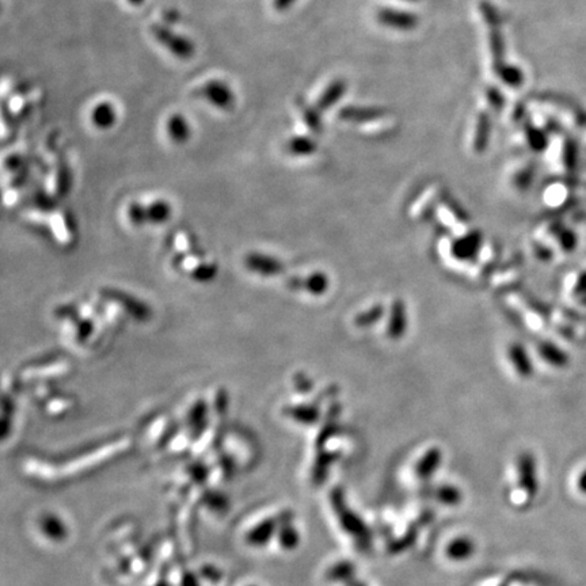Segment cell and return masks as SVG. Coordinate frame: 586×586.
Masks as SVG:
<instances>
[{"label": "cell", "instance_id": "obj_25", "mask_svg": "<svg viewBox=\"0 0 586 586\" xmlns=\"http://www.w3.org/2000/svg\"><path fill=\"white\" fill-rule=\"evenodd\" d=\"M128 3H130V6H133V7H139V6H141L146 0H127Z\"/></svg>", "mask_w": 586, "mask_h": 586}, {"label": "cell", "instance_id": "obj_21", "mask_svg": "<svg viewBox=\"0 0 586 586\" xmlns=\"http://www.w3.org/2000/svg\"><path fill=\"white\" fill-rule=\"evenodd\" d=\"M376 314H382V308H373V311H370V312L368 311V312L360 315L357 318V325H368V323H372L373 321H376L379 318V316H372V315H376Z\"/></svg>", "mask_w": 586, "mask_h": 586}, {"label": "cell", "instance_id": "obj_19", "mask_svg": "<svg viewBox=\"0 0 586 586\" xmlns=\"http://www.w3.org/2000/svg\"><path fill=\"white\" fill-rule=\"evenodd\" d=\"M503 81L508 83V85H519L520 83V74H519V71L517 69H515V68H509V69H506L505 72H503Z\"/></svg>", "mask_w": 586, "mask_h": 586}, {"label": "cell", "instance_id": "obj_17", "mask_svg": "<svg viewBox=\"0 0 586 586\" xmlns=\"http://www.w3.org/2000/svg\"><path fill=\"white\" fill-rule=\"evenodd\" d=\"M162 17H163V23L167 25V26L175 25V23H178L179 20H181V14L175 8H167V10H165L163 14H162Z\"/></svg>", "mask_w": 586, "mask_h": 586}, {"label": "cell", "instance_id": "obj_5", "mask_svg": "<svg viewBox=\"0 0 586 586\" xmlns=\"http://www.w3.org/2000/svg\"><path fill=\"white\" fill-rule=\"evenodd\" d=\"M91 123L98 130H108L113 128L117 123V111L114 105L108 101L97 104L91 111Z\"/></svg>", "mask_w": 586, "mask_h": 586}, {"label": "cell", "instance_id": "obj_7", "mask_svg": "<svg viewBox=\"0 0 586 586\" xmlns=\"http://www.w3.org/2000/svg\"><path fill=\"white\" fill-rule=\"evenodd\" d=\"M342 498H340L338 496L334 497V502H335V510H338L340 513V519L344 525V528L347 529L349 533L357 536L358 539L364 538L367 535L364 524L357 519L351 512H349V509H344V503H342Z\"/></svg>", "mask_w": 586, "mask_h": 586}, {"label": "cell", "instance_id": "obj_6", "mask_svg": "<svg viewBox=\"0 0 586 586\" xmlns=\"http://www.w3.org/2000/svg\"><path fill=\"white\" fill-rule=\"evenodd\" d=\"M407 328V316L405 304L400 300H396L391 309L390 321H389V335L392 340L400 338Z\"/></svg>", "mask_w": 586, "mask_h": 586}, {"label": "cell", "instance_id": "obj_13", "mask_svg": "<svg viewBox=\"0 0 586 586\" xmlns=\"http://www.w3.org/2000/svg\"><path fill=\"white\" fill-rule=\"evenodd\" d=\"M344 90H345V86L342 82H334L331 86H328V88L322 94V97L319 98L318 108L322 110L330 108L333 104H335L340 99Z\"/></svg>", "mask_w": 586, "mask_h": 586}, {"label": "cell", "instance_id": "obj_11", "mask_svg": "<svg viewBox=\"0 0 586 586\" xmlns=\"http://www.w3.org/2000/svg\"><path fill=\"white\" fill-rule=\"evenodd\" d=\"M286 150L291 155H295V156H307L315 152L316 144L312 139L307 136H296L288 140Z\"/></svg>", "mask_w": 586, "mask_h": 586}, {"label": "cell", "instance_id": "obj_20", "mask_svg": "<svg viewBox=\"0 0 586 586\" xmlns=\"http://www.w3.org/2000/svg\"><path fill=\"white\" fill-rule=\"evenodd\" d=\"M3 120H4V123L11 128V127H15L17 125V123H18V117H15L13 113H11V110L8 109L7 106V101L4 99L3 101Z\"/></svg>", "mask_w": 586, "mask_h": 586}, {"label": "cell", "instance_id": "obj_22", "mask_svg": "<svg viewBox=\"0 0 586 586\" xmlns=\"http://www.w3.org/2000/svg\"><path fill=\"white\" fill-rule=\"evenodd\" d=\"M295 3H296V0H274V1H273V6H274V8H276L277 11L284 13V11H286L288 8H291Z\"/></svg>", "mask_w": 586, "mask_h": 586}, {"label": "cell", "instance_id": "obj_14", "mask_svg": "<svg viewBox=\"0 0 586 586\" xmlns=\"http://www.w3.org/2000/svg\"><path fill=\"white\" fill-rule=\"evenodd\" d=\"M477 247H479V237L471 235L468 238H464V240L457 242L454 250H455L456 257L468 258L475 253Z\"/></svg>", "mask_w": 586, "mask_h": 586}, {"label": "cell", "instance_id": "obj_16", "mask_svg": "<svg viewBox=\"0 0 586 586\" xmlns=\"http://www.w3.org/2000/svg\"><path fill=\"white\" fill-rule=\"evenodd\" d=\"M440 501L448 505H455L460 501V494L455 487H442L440 490Z\"/></svg>", "mask_w": 586, "mask_h": 586}, {"label": "cell", "instance_id": "obj_4", "mask_svg": "<svg viewBox=\"0 0 586 586\" xmlns=\"http://www.w3.org/2000/svg\"><path fill=\"white\" fill-rule=\"evenodd\" d=\"M167 134L175 144H185L192 136V127L188 118L181 113H174L166 124Z\"/></svg>", "mask_w": 586, "mask_h": 586}, {"label": "cell", "instance_id": "obj_24", "mask_svg": "<svg viewBox=\"0 0 586 586\" xmlns=\"http://www.w3.org/2000/svg\"><path fill=\"white\" fill-rule=\"evenodd\" d=\"M32 110H33V105L30 104V102H27L23 108H22L21 113H20V116H17L18 117V121H22V120H25V118H27L29 116H30V113H32Z\"/></svg>", "mask_w": 586, "mask_h": 586}, {"label": "cell", "instance_id": "obj_23", "mask_svg": "<svg viewBox=\"0 0 586 586\" xmlns=\"http://www.w3.org/2000/svg\"><path fill=\"white\" fill-rule=\"evenodd\" d=\"M577 487H578V490H580L582 494H586V468H584V470L581 471V474L578 475V479H577Z\"/></svg>", "mask_w": 586, "mask_h": 586}, {"label": "cell", "instance_id": "obj_8", "mask_svg": "<svg viewBox=\"0 0 586 586\" xmlns=\"http://www.w3.org/2000/svg\"><path fill=\"white\" fill-rule=\"evenodd\" d=\"M475 551V544L468 538H457L447 547V555L454 561H466Z\"/></svg>", "mask_w": 586, "mask_h": 586}, {"label": "cell", "instance_id": "obj_1", "mask_svg": "<svg viewBox=\"0 0 586 586\" xmlns=\"http://www.w3.org/2000/svg\"><path fill=\"white\" fill-rule=\"evenodd\" d=\"M150 33L174 57L179 60H190L195 56V43L189 37L175 33L170 26L165 23H152Z\"/></svg>", "mask_w": 586, "mask_h": 586}, {"label": "cell", "instance_id": "obj_9", "mask_svg": "<svg viewBox=\"0 0 586 586\" xmlns=\"http://www.w3.org/2000/svg\"><path fill=\"white\" fill-rule=\"evenodd\" d=\"M379 20L382 23L396 29H412L415 26V17L410 14L395 13L393 10H384L379 14Z\"/></svg>", "mask_w": 586, "mask_h": 586}, {"label": "cell", "instance_id": "obj_10", "mask_svg": "<svg viewBox=\"0 0 586 586\" xmlns=\"http://www.w3.org/2000/svg\"><path fill=\"white\" fill-rule=\"evenodd\" d=\"M441 461V452L437 448L429 449L417 464V475L421 477H431L438 468Z\"/></svg>", "mask_w": 586, "mask_h": 586}, {"label": "cell", "instance_id": "obj_2", "mask_svg": "<svg viewBox=\"0 0 586 586\" xmlns=\"http://www.w3.org/2000/svg\"><path fill=\"white\" fill-rule=\"evenodd\" d=\"M193 97L197 99H204L223 111H231L237 105L235 92L224 81L220 79H211L205 82L202 86L193 91Z\"/></svg>", "mask_w": 586, "mask_h": 586}, {"label": "cell", "instance_id": "obj_12", "mask_svg": "<svg viewBox=\"0 0 586 586\" xmlns=\"http://www.w3.org/2000/svg\"><path fill=\"white\" fill-rule=\"evenodd\" d=\"M512 358V363L515 365L516 370L520 373L521 376H528L531 373V364L528 360L526 353L524 351V349L520 345H513L509 349V360Z\"/></svg>", "mask_w": 586, "mask_h": 586}, {"label": "cell", "instance_id": "obj_18", "mask_svg": "<svg viewBox=\"0 0 586 586\" xmlns=\"http://www.w3.org/2000/svg\"><path fill=\"white\" fill-rule=\"evenodd\" d=\"M22 165H23V158H22L21 155H18V153L10 155V156L6 159V167H7L8 170H11V172H17V170H20L22 167Z\"/></svg>", "mask_w": 586, "mask_h": 586}, {"label": "cell", "instance_id": "obj_15", "mask_svg": "<svg viewBox=\"0 0 586 586\" xmlns=\"http://www.w3.org/2000/svg\"><path fill=\"white\" fill-rule=\"evenodd\" d=\"M300 111L303 114L304 123L307 124V127L311 130V132L319 133L321 132V121H319V114H318L316 109L311 108L305 104H300Z\"/></svg>", "mask_w": 586, "mask_h": 586}, {"label": "cell", "instance_id": "obj_3", "mask_svg": "<svg viewBox=\"0 0 586 586\" xmlns=\"http://www.w3.org/2000/svg\"><path fill=\"white\" fill-rule=\"evenodd\" d=\"M519 474H520L522 490L528 496L533 497L538 491V474H536V463H535L533 456L529 454L520 456Z\"/></svg>", "mask_w": 586, "mask_h": 586}]
</instances>
